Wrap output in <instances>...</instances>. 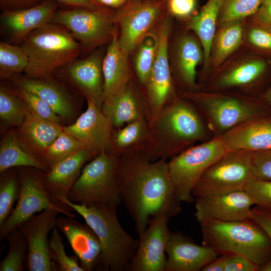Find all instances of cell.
I'll use <instances>...</instances> for the list:
<instances>
[{"label":"cell","instance_id":"4fadbf2b","mask_svg":"<svg viewBox=\"0 0 271 271\" xmlns=\"http://www.w3.org/2000/svg\"><path fill=\"white\" fill-rule=\"evenodd\" d=\"M170 30L169 22L166 20L160 28L155 60L145 87L151 108L150 121L166 105L179 96L175 90L169 63L168 48Z\"/></svg>","mask_w":271,"mask_h":271},{"label":"cell","instance_id":"8992f818","mask_svg":"<svg viewBox=\"0 0 271 271\" xmlns=\"http://www.w3.org/2000/svg\"><path fill=\"white\" fill-rule=\"evenodd\" d=\"M213 137L220 136L248 119L271 114V108L260 96H244L218 92L186 93Z\"/></svg>","mask_w":271,"mask_h":271},{"label":"cell","instance_id":"44dd1931","mask_svg":"<svg viewBox=\"0 0 271 271\" xmlns=\"http://www.w3.org/2000/svg\"><path fill=\"white\" fill-rule=\"evenodd\" d=\"M87 103L86 110L75 122L62 126V130L98 155L105 150L113 127L108 118L94 102L87 100Z\"/></svg>","mask_w":271,"mask_h":271},{"label":"cell","instance_id":"cb8c5ba5","mask_svg":"<svg viewBox=\"0 0 271 271\" xmlns=\"http://www.w3.org/2000/svg\"><path fill=\"white\" fill-rule=\"evenodd\" d=\"M229 151L251 152L271 148V114L244 121L220 136Z\"/></svg>","mask_w":271,"mask_h":271},{"label":"cell","instance_id":"484cf974","mask_svg":"<svg viewBox=\"0 0 271 271\" xmlns=\"http://www.w3.org/2000/svg\"><path fill=\"white\" fill-rule=\"evenodd\" d=\"M126 54L120 47L116 30L102 60L103 100L122 89L130 79Z\"/></svg>","mask_w":271,"mask_h":271},{"label":"cell","instance_id":"db71d44e","mask_svg":"<svg viewBox=\"0 0 271 271\" xmlns=\"http://www.w3.org/2000/svg\"><path fill=\"white\" fill-rule=\"evenodd\" d=\"M100 5L111 7H118L124 3L125 0H93Z\"/></svg>","mask_w":271,"mask_h":271},{"label":"cell","instance_id":"e0dca14e","mask_svg":"<svg viewBox=\"0 0 271 271\" xmlns=\"http://www.w3.org/2000/svg\"><path fill=\"white\" fill-rule=\"evenodd\" d=\"M254 202L245 190L195 199L196 218L198 222L214 220L224 222L249 219Z\"/></svg>","mask_w":271,"mask_h":271},{"label":"cell","instance_id":"6da1fadb","mask_svg":"<svg viewBox=\"0 0 271 271\" xmlns=\"http://www.w3.org/2000/svg\"><path fill=\"white\" fill-rule=\"evenodd\" d=\"M116 176L121 201L140 234L151 218L179 214L181 202L176 193L168 161H152L148 145L117 159Z\"/></svg>","mask_w":271,"mask_h":271},{"label":"cell","instance_id":"c3c4849f","mask_svg":"<svg viewBox=\"0 0 271 271\" xmlns=\"http://www.w3.org/2000/svg\"><path fill=\"white\" fill-rule=\"evenodd\" d=\"M195 5V0H170L169 9L173 15L184 17L193 12Z\"/></svg>","mask_w":271,"mask_h":271},{"label":"cell","instance_id":"7a4b0ae2","mask_svg":"<svg viewBox=\"0 0 271 271\" xmlns=\"http://www.w3.org/2000/svg\"><path fill=\"white\" fill-rule=\"evenodd\" d=\"M149 124L152 161L167 160L213 137L195 106L181 96L166 105Z\"/></svg>","mask_w":271,"mask_h":271},{"label":"cell","instance_id":"2e32d148","mask_svg":"<svg viewBox=\"0 0 271 271\" xmlns=\"http://www.w3.org/2000/svg\"><path fill=\"white\" fill-rule=\"evenodd\" d=\"M97 156L86 149H82L43 171L44 186L54 204L69 212L73 211L63 204V200L67 198L84 164Z\"/></svg>","mask_w":271,"mask_h":271},{"label":"cell","instance_id":"9c48e42d","mask_svg":"<svg viewBox=\"0 0 271 271\" xmlns=\"http://www.w3.org/2000/svg\"><path fill=\"white\" fill-rule=\"evenodd\" d=\"M252 152H226L204 173L192 191L194 197L224 195L244 190L251 172Z\"/></svg>","mask_w":271,"mask_h":271},{"label":"cell","instance_id":"ffe728a7","mask_svg":"<svg viewBox=\"0 0 271 271\" xmlns=\"http://www.w3.org/2000/svg\"><path fill=\"white\" fill-rule=\"evenodd\" d=\"M166 252L165 271H199L218 254L210 247L196 244L180 231L171 232Z\"/></svg>","mask_w":271,"mask_h":271},{"label":"cell","instance_id":"e575fe53","mask_svg":"<svg viewBox=\"0 0 271 271\" xmlns=\"http://www.w3.org/2000/svg\"><path fill=\"white\" fill-rule=\"evenodd\" d=\"M84 149L86 148L82 143L62 131L44 152L39 160L48 169L59 161Z\"/></svg>","mask_w":271,"mask_h":271},{"label":"cell","instance_id":"ba28073f","mask_svg":"<svg viewBox=\"0 0 271 271\" xmlns=\"http://www.w3.org/2000/svg\"><path fill=\"white\" fill-rule=\"evenodd\" d=\"M228 151L222 138L213 137L170 159L168 161L169 174L181 202L194 201L192 191L202 175Z\"/></svg>","mask_w":271,"mask_h":271},{"label":"cell","instance_id":"ee69618b","mask_svg":"<svg viewBox=\"0 0 271 271\" xmlns=\"http://www.w3.org/2000/svg\"><path fill=\"white\" fill-rule=\"evenodd\" d=\"M251 172L256 178L271 181V148L252 152Z\"/></svg>","mask_w":271,"mask_h":271},{"label":"cell","instance_id":"603a6c76","mask_svg":"<svg viewBox=\"0 0 271 271\" xmlns=\"http://www.w3.org/2000/svg\"><path fill=\"white\" fill-rule=\"evenodd\" d=\"M58 3L54 0L42 1L26 9L3 11L2 26L14 40L22 41L34 30L52 22Z\"/></svg>","mask_w":271,"mask_h":271},{"label":"cell","instance_id":"d6986e66","mask_svg":"<svg viewBox=\"0 0 271 271\" xmlns=\"http://www.w3.org/2000/svg\"><path fill=\"white\" fill-rule=\"evenodd\" d=\"M56 227L67 238L83 270H99L102 248L92 228L66 215L57 217Z\"/></svg>","mask_w":271,"mask_h":271},{"label":"cell","instance_id":"4dcf8cb0","mask_svg":"<svg viewBox=\"0 0 271 271\" xmlns=\"http://www.w3.org/2000/svg\"><path fill=\"white\" fill-rule=\"evenodd\" d=\"M224 1L208 0L201 12L193 17L189 24V28L197 34L201 41L205 68L209 64L216 22Z\"/></svg>","mask_w":271,"mask_h":271},{"label":"cell","instance_id":"277c9868","mask_svg":"<svg viewBox=\"0 0 271 271\" xmlns=\"http://www.w3.org/2000/svg\"><path fill=\"white\" fill-rule=\"evenodd\" d=\"M74 38L65 28L52 22L26 36L21 46L29 59L26 77L51 78L56 70L77 60L81 47Z\"/></svg>","mask_w":271,"mask_h":271},{"label":"cell","instance_id":"f35d334b","mask_svg":"<svg viewBox=\"0 0 271 271\" xmlns=\"http://www.w3.org/2000/svg\"><path fill=\"white\" fill-rule=\"evenodd\" d=\"M29 64L27 55L21 46L0 43L1 75L10 77L25 72Z\"/></svg>","mask_w":271,"mask_h":271},{"label":"cell","instance_id":"8d00e7d4","mask_svg":"<svg viewBox=\"0 0 271 271\" xmlns=\"http://www.w3.org/2000/svg\"><path fill=\"white\" fill-rule=\"evenodd\" d=\"M9 250L0 263V271H22L26 260L29 245L25 236L17 229L6 237Z\"/></svg>","mask_w":271,"mask_h":271},{"label":"cell","instance_id":"f546056e","mask_svg":"<svg viewBox=\"0 0 271 271\" xmlns=\"http://www.w3.org/2000/svg\"><path fill=\"white\" fill-rule=\"evenodd\" d=\"M203 56V52L195 39L185 36L181 39L177 51V76L179 84L187 89L186 93L198 91L196 68Z\"/></svg>","mask_w":271,"mask_h":271},{"label":"cell","instance_id":"816d5d0a","mask_svg":"<svg viewBox=\"0 0 271 271\" xmlns=\"http://www.w3.org/2000/svg\"><path fill=\"white\" fill-rule=\"evenodd\" d=\"M256 13L257 19L261 24L271 26V0H262Z\"/></svg>","mask_w":271,"mask_h":271},{"label":"cell","instance_id":"b9f144b4","mask_svg":"<svg viewBox=\"0 0 271 271\" xmlns=\"http://www.w3.org/2000/svg\"><path fill=\"white\" fill-rule=\"evenodd\" d=\"M15 92L26 103L29 111L45 120L60 123L62 118L45 101L35 93L18 85Z\"/></svg>","mask_w":271,"mask_h":271},{"label":"cell","instance_id":"4316f807","mask_svg":"<svg viewBox=\"0 0 271 271\" xmlns=\"http://www.w3.org/2000/svg\"><path fill=\"white\" fill-rule=\"evenodd\" d=\"M18 85L35 93L45 101L62 119L70 120L75 115L74 106L67 91L49 79H31L27 77L17 80Z\"/></svg>","mask_w":271,"mask_h":271},{"label":"cell","instance_id":"ab89813d","mask_svg":"<svg viewBox=\"0 0 271 271\" xmlns=\"http://www.w3.org/2000/svg\"><path fill=\"white\" fill-rule=\"evenodd\" d=\"M262 0H225L222 7L220 22L238 21L258 11Z\"/></svg>","mask_w":271,"mask_h":271},{"label":"cell","instance_id":"5b68a950","mask_svg":"<svg viewBox=\"0 0 271 271\" xmlns=\"http://www.w3.org/2000/svg\"><path fill=\"white\" fill-rule=\"evenodd\" d=\"M203 244L218 255H238L259 265L271 257V241L263 229L250 219L200 222Z\"/></svg>","mask_w":271,"mask_h":271},{"label":"cell","instance_id":"74e56055","mask_svg":"<svg viewBox=\"0 0 271 271\" xmlns=\"http://www.w3.org/2000/svg\"><path fill=\"white\" fill-rule=\"evenodd\" d=\"M5 171L0 181V228L3 226L13 210V206L17 201L20 190L18 173H6Z\"/></svg>","mask_w":271,"mask_h":271},{"label":"cell","instance_id":"9f6ffc18","mask_svg":"<svg viewBox=\"0 0 271 271\" xmlns=\"http://www.w3.org/2000/svg\"><path fill=\"white\" fill-rule=\"evenodd\" d=\"M258 271H271V257L259 265Z\"/></svg>","mask_w":271,"mask_h":271},{"label":"cell","instance_id":"681fc988","mask_svg":"<svg viewBox=\"0 0 271 271\" xmlns=\"http://www.w3.org/2000/svg\"><path fill=\"white\" fill-rule=\"evenodd\" d=\"M42 1V0H0V5L3 11H14L34 6Z\"/></svg>","mask_w":271,"mask_h":271},{"label":"cell","instance_id":"f6af8a7d","mask_svg":"<svg viewBox=\"0 0 271 271\" xmlns=\"http://www.w3.org/2000/svg\"><path fill=\"white\" fill-rule=\"evenodd\" d=\"M263 26L251 29L248 34L249 40L259 49L271 51V26Z\"/></svg>","mask_w":271,"mask_h":271},{"label":"cell","instance_id":"11a10c76","mask_svg":"<svg viewBox=\"0 0 271 271\" xmlns=\"http://www.w3.org/2000/svg\"><path fill=\"white\" fill-rule=\"evenodd\" d=\"M259 96L271 108V85H270Z\"/></svg>","mask_w":271,"mask_h":271},{"label":"cell","instance_id":"7dc6e473","mask_svg":"<svg viewBox=\"0 0 271 271\" xmlns=\"http://www.w3.org/2000/svg\"><path fill=\"white\" fill-rule=\"evenodd\" d=\"M259 265L249 259L238 255H229L225 271H258Z\"/></svg>","mask_w":271,"mask_h":271},{"label":"cell","instance_id":"52a82bcc","mask_svg":"<svg viewBox=\"0 0 271 271\" xmlns=\"http://www.w3.org/2000/svg\"><path fill=\"white\" fill-rule=\"evenodd\" d=\"M117 158L105 151L86 164L67 197L71 202L103 203L118 207L121 201L116 176Z\"/></svg>","mask_w":271,"mask_h":271},{"label":"cell","instance_id":"83f0119b","mask_svg":"<svg viewBox=\"0 0 271 271\" xmlns=\"http://www.w3.org/2000/svg\"><path fill=\"white\" fill-rule=\"evenodd\" d=\"M150 140L149 121L145 119L135 120L112 129L105 152L118 159L148 145Z\"/></svg>","mask_w":271,"mask_h":271},{"label":"cell","instance_id":"30bf717a","mask_svg":"<svg viewBox=\"0 0 271 271\" xmlns=\"http://www.w3.org/2000/svg\"><path fill=\"white\" fill-rule=\"evenodd\" d=\"M20 167L18 170L20 182L19 198L15 207L0 228L1 241L37 212L50 208L64 210L52 202L45 190L42 177L44 170L34 167Z\"/></svg>","mask_w":271,"mask_h":271},{"label":"cell","instance_id":"836d02e7","mask_svg":"<svg viewBox=\"0 0 271 271\" xmlns=\"http://www.w3.org/2000/svg\"><path fill=\"white\" fill-rule=\"evenodd\" d=\"M25 101L15 91L0 89V119L7 127L19 126L29 112Z\"/></svg>","mask_w":271,"mask_h":271},{"label":"cell","instance_id":"7402d4cb","mask_svg":"<svg viewBox=\"0 0 271 271\" xmlns=\"http://www.w3.org/2000/svg\"><path fill=\"white\" fill-rule=\"evenodd\" d=\"M102 55L95 52L87 58L76 60L65 66V73L87 100L100 109L103 102V76Z\"/></svg>","mask_w":271,"mask_h":271},{"label":"cell","instance_id":"f1b7e54d","mask_svg":"<svg viewBox=\"0 0 271 271\" xmlns=\"http://www.w3.org/2000/svg\"><path fill=\"white\" fill-rule=\"evenodd\" d=\"M267 67V64L262 59L242 63L219 74L211 83L210 89L222 91L253 86L262 79Z\"/></svg>","mask_w":271,"mask_h":271},{"label":"cell","instance_id":"9a60e30c","mask_svg":"<svg viewBox=\"0 0 271 271\" xmlns=\"http://www.w3.org/2000/svg\"><path fill=\"white\" fill-rule=\"evenodd\" d=\"M161 11L159 2L130 3L113 15L114 23L120 29L118 41L128 55L136 48L154 25Z\"/></svg>","mask_w":271,"mask_h":271},{"label":"cell","instance_id":"3957f363","mask_svg":"<svg viewBox=\"0 0 271 271\" xmlns=\"http://www.w3.org/2000/svg\"><path fill=\"white\" fill-rule=\"evenodd\" d=\"M63 203L81 215L98 236L102 248L99 270H129L139 240L121 226L116 214L117 207L103 203H75L67 198Z\"/></svg>","mask_w":271,"mask_h":271},{"label":"cell","instance_id":"7c38bea8","mask_svg":"<svg viewBox=\"0 0 271 271\" xmlns=\"http://www.w3.org/2000/svg\"><path fill=\"white\" fill-rule=\"evenodd\" d=\"M62 213L75 218L71 212L57 208H50L38 215H33L20 225L17 229L26 238L29 249L26 266L29 271L56 270L50 256L48 234L56 227L57 215Z\"/></svg>","mask_w":271,"mask_h":271},{"label":"cell","instance_id":"5bb4252c","mask_svg":"<svg viewBox=\"0 0 271 271\" xmlns=\"http://www.w3.org/2000/svg\"><path fill=\"white\" fill-rule=\"evenodd\" d=\"M169 218L152 217L147 228L139 234L138 247L130 263L131 271H165L166 246L171 232Z\"/></svg>","mask_w":271,"mask_h":271},{"label":"cell","instance_id":"bcb514c9","mask_svg":"<svg viewBox=\"0 0 271 271\" xmlns=\"http://www.w3.org/2000/svg\"><path fill=\"white\" fill-rule=\"evenodd\" d=\"M249 218L263 229L271 241V212L255 205L250 209Z\"/></svg>","mask_w":271,"mask_h":271},{"label":"cell","instance_id":"d590c367","mask_svg":"<svg viewBox=\"0 0 271 271\" xmlns=\"http://www.w3.org/2000/svg\"><path fill=\"white\" fill-rule=\"evenodd\" d=\"M158 37L147 34L138 45L134 68L138 79L145 87L155 60L158 49Z\"/></svg>","mask_w":271,"mask_h":271},{"label":"cell","instance_id":"f907efd6","mask_svg":"<svg viewBox=\"0 0 271 271\" xmlns=\"http://www.w3.org/2000/svg\"><path fill=\"white\" fill-rule=\"evenodd\" d=\"M56 2L76 8H84L90 10L102 9L101 5L93 0H54Z\"/></svg>","mask_w":271,"mask_h":271},{"label":"cell","instance_id":"d4e9b609","mask_svg":"<svg viewBox=\"0 0 271 271\" xmlns=\"http://www.w3.org/2000/svg\"><path fill=\"white\" fill-rule=\"evenodd\" d=\"M18 127L17 134L21 145L38 160L63 131L59 123L41 118L30 111Z\"/></svg>","mask_w":271,"mask_h":271},{"label":"cell","instance_id":"8fae6325","mask_svg":"<svg viewBox=\"0 0 271 271\" xmlns=\"http://www.w3.org/2000/svg\"><path fill=\"white\" fill-rule=\"evenodd\" d=\"M51 22L65 28L86 48L103 43L111 38L114 30L113 15L104 9L96 11L81 8L58 9Z\"/></svg>","mask_w":271,"mask_h":271},{"label":"cell","instance_id":"ac0fdd59","mask_svg":"<svg viewBox=\"0 0 271 271\" xmlns=\"http://www.w3.org/2000/svg\"><path fill=\"white\" fill-rule=\"evenodd\" d=\"M101 110L109 119L113 128L140 119L149 122L152 115L146 94L139 91L130 79L122 89L104 99Z\"/></svg>","mask_w":271,"mask_h":271},{"label":"cell","instance_id":"f5cc1de1","mask_svg":"<svg viewBox=\"0 0 271 271\" xmlns=\"http://www.w3.org/2000/svg\"><path fill=\"white\" fill-rule=\"evenodd\" d=\"M229 255H220L204 266L202 271H225Z\"/></svg>","mask_w":271,"mask_h":271},{"label":"cell","instance_id":"d6a6232c","mask_svg":"<svg viewBox=\"0 0 271 271\" xmlns=\"http://www.w3.org/2000/svg\"><path fill=\"white\" fill-rule=\"evenodd\" d=\"M242 36V26L239 21L227 23L215 38L213 65L217 68L239 46Z\"/></svg>","mask_w":271,"mask_h":271},{"label":"cell","instance_id":"60d3db41","mask_svg":"<svg viewBox=\"0 0 271 271\" xmlns=\"http://www.w3.org/2000/svg\"><path fill=\"white\" fill-rule=\"evenodd\" d=\"M55 227L52 229L51 238L49 239L50 256L52 261L58 265L60 271H83L78 263L75 256L66 254L63 243V237Z\"/></svg>","mask_w":271,"mask_h":271},{"label":"cell","instance_id":"7bdbcfd3","mask_svg":"<svg viewBox=\"0 0 271 271\" xmlns=\"http://www.w3.org/2000/svg\"><path fill=\"white\" fill-rule=\"evenodd\" d=\"M244 190L254 205L271 212V181L251 177Z\"/></svg>","mask_w":271,"mask_h":271},{"label":"cell","instance_id":"1f68e13d","mask_svg":"<svg viewBox=\"0 0 271 271\" xmlns=\"http://www.w3.org/2000/svg\"><path fill=\"white\" fill-rule=\"evenodd\" d=\"M16 167H34L43 170L47 167L27 152L21 145L17 132L10 130L0 145V172Z\"/></svg>","mask_w":271,"mask_h":271}]
</instances>
